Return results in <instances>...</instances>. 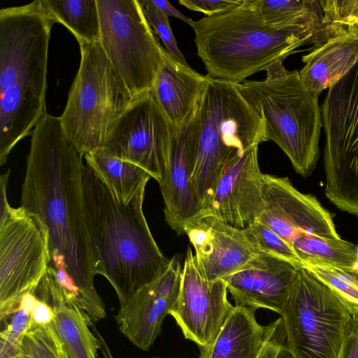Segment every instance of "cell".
Returning <instances> with one entry per match:
<instances>
[{
	"mask_svg": "<svg viewBox=\"0 0 358 358\" xmlns=\"http://www.w3.org/2000/svg\"><path fill=\"white\" fill-rule=\"evenodd\" d=\"M31 136L20 206L48 230L49 266L73 281L80 307L94 324L106 312L94 286L84 208V157L66 138L59 117L45 113Z\"/></svg>",
	"mask_w": 358,
	"mask_h": 358,
	"instance_id": "1",
	"label": "cell"
},
{
	"mask_svg": "<svg viewBox=\"0 0 358 358\" xmlns=\"http://www.w3.org/2000/svg\"><path fill=\"white\" fill-rule=\"evenodd\" d=\"M83 191L94 273L108 280L123 306L157 279L170 260L158 247L143 213L145 186L124 204L84 165Z\"/></svg>",
	"mask_w": 358,
	"mask_h": 358,
	"instance_id": "2",
	"label": "cell"
},
{
	"mask_svg": "<svg viewBox=\"0 0 358 358\" xmlns=\"http://www.w3.org/2000/svg\"><path fill=\"white\" fill-rule=\"evenodd\" d=\"M56 21L41 0L0 10V165L46 113L49 42Z\"/></svg>",
	"mask_w": 358,
	"mask_h": 358,
	"instance_id": "3",
	"label": "cell"
},
{
	"mask_svg": "<svg viewBox=\"0 0 358 358\" xmlns=\"http://www.w3.org/2000/svg\"><path fill=\"white\" fill-rule=\"evenodd\" d=\"M192 27L197 55L208 75L234 84L275 61H283L303 45L320 44L311 34L266 24L253 0H245L229 12L194 21Z\"/></svg>",
	"mask_w": 358,
	"mask_h": 358,
	"instance_id": "4",
	"label": "cell"
},
{
	"mask_svg": "<svg viewBox=\"0 0 358 358\" xmlns=\"http://www.w3.org/2000/svg\"><path fill=\"white\" fill-rule=\"evenodd\" d=\"M196 120L191 185L201 213L210 205L227 164L268 140L262 119L228 81L209 78Z\"/></svg>",
	"mask_w": 358,
	"mask_h": 358,
	"instance_id": "5",
	"label": "cell"
},
{
	"mask_svg": "<svg viewBox=\"0 0 358 358\" xmlns=\"http://www.w3.org/2000/svg\"><path fill=\"white\" fill-rule=\"evenodd\" d=\"M264 71V80L236 84L245 100L262 119L267 140L287 155L296 173L310 176L320 157L323 127L318 97L306 88L296 70L288 71L278 60Z\"/></svg>",
	"mask_w": 358,
	"mask_h": 358,
	"instance_id": "6",
	"label": "cell"
},
{
	"mask_svg": "<svg viewBox=\"0 0 358 358\" xmlns=\"http://www.w3.org/2000/svg\"><path fill=\"white\" fill-rule=\"evenodd\" d=\"M80 62L59 117L64 135L83 157L102 148L134 99L100 42L80 45Z\"/></svg>",
	"mask_w": 358,
	"mask_h": 358,
	"instance_id": "7",
	"label": "cell"
},
{
	"mask_svg": "<svg viewBox=\"0 0 358 358\" xmlns=\"http://www.w3.org/2000/svg\"><path fill=\"white\" fill-rule=\"evenodd\" d=\"M280 315L294 358H337L352 320L336 294L303 266Z\"/></svg>",
	"mask_w": 358,
	"mask_h": 358,
	"instance_id": "8",
	"label": "cell"
},
{
	"mask_svg": "<svg viewBox=\"0 0 358 358\" xmlns=\"http://www.w3.org/2000/svg\"><path fill=\"white\" fill-rule=\"evenodd\" d=\"M101 46L117 74L136 99L152 90L164 48L138 0H96Z\"/></svg>",
	"mask_w": 358,
	"mask_h": 358,
	"instance_id": "9",
	"label": "cell"
},
{
	"mask_svg": "<svg viewBox=\"0 0 358 358\" xmlns=\"http://www.w3.org/2000/svg\"><path fill=\"white\" fill-rule=\"evenodd\" d=\"M325 195L358 216V62L329 88L322 105Z\"/></svg>",
	"mask_w": 358,
	"mask_h": 358,
	"instance_id": "10",
	"label": "cell"
},
{
	"mask_svg": "<svg viewBox=\"0 0 358 358\" xmlns=\"http://www.w3.org/2000/svg\"><path fill=\"white\" fill-rule=\"evenodd\" d=\"M50 262L48 232L40 219L22 206L0 215V320L17 307Z\"/></svg>",
	"mask_w": 358,
	"mask_h": 358,
	"instance_id": "11",
	"label": "cell"
},
{
	"mask_svg": "<svg viewBox=\"0 0 358 358\" xmlns=\"http://www.w3.org/2000/svg\"><path fill=\"white\" fill-rule=\"evenodd\" d=\"M174 127L152 91L134 99L110 129L102 148L115 157L144 169L159 183Z\"/></svg>",
	"mask_w": 358,
	"mask_h": 358,
	"instance_id": "12",
	"label": "cell"
},
{
	"mask_svg": "<svg viewBox=\"0 0 358 358\" xmlns=\"http://www.w3.org/2000/svg\"><path fill=\"white\" fill-rule=\"evenodd\" d=\"M227 293L223 279L211 282L202 275L188 247L178 299L169 315L200 350L212 345L234 309Z\"/></svg>",
	"mask_w": 358,
	"mask_h": 358,
	"instance_id": "13",
	"label": "cell"
},
{
	"mask_svg": "<svg viewBox=\"0 0 358 358\" xmlns=\"http://www.w3.org/2000/svg\"><path fill=\"white\" fill-rule=\"evenodd\" d=\"M264 208L257 221L292 247L303 233L340 238L331 213L311 194L297 190L288 178L263 173Z\"/></svg>",
	"mask_w": 358,
	"mask_h": 358,
	"instance_id": "14",
	"label": "cell"
},
{
	"mask_svg": "<svg viewBox=\"0 0 358 358\" xmlns=\"http://www.w3.org/2000/svg\"><path fill=\"white\" fill-rule=\"evenodd\" d=\"M182 267L177 255L155 280L137 291L115 316L121 333L138 348L148 350L178 299Z\"/></svg>",
	"mask_w": 358,
	"mask_h": 358,
	"instance_id": "15",
	"label": "cell"
},
{
	"mask_svg": "<svg viewBox=\"0 0 358 358\" xmlns=\"http://www.w3.org/2000/svg\"><path fill=\"white\" fill-rule=\"evenodd\" d=\"M257 151L254 147L227 164L210 205L197 216H212L240 229L257 220L264 203Z\"/></svg>",
	"mask_w": 358,
	"mask_h": 358,
	"instance_id": "16",
	"label": "cell"
},
{
	"mask_svg": "<svg viewBox=\"0 0 358 358\" xmlns=\"http://www.w3.org/2000/svg\"><path fill=\"white\" fill-rule=\"evenodd\" d=\"M184 233L194 248L201 273L208 281L224 279L259 253L244 229L212 216L194 217L185 224Z\"/></svg>",
	"mask_w": 358,
	"mask_h": 358,
	"instance_id": "17",
	"label": "cell"
},
{
	"mask_svg": "<svg viewBox=\"0 0 358 358\" xmlns=\"http://www.w3.org/2000/svg\"><path fill=\"white\" fill-rule=\"evenodd\" d=\"M299 267L281 257L259 252L223 280L235 306L267 309L281 315Z\"/></svg>",
	"mask_w": 358,
	"mask_h": 358,
	"instance_id": "18",
	"label": "cell"
},
{
	"mask_svg": "<svg viewBox=\"0 0 358 358\" xmlns=\"http://www.w3.org/2000/svg\"><path fill=\"white\" fill-rule=\"evenodd\" d=\"M197 136L196 112L190 120L175 129L162 179L159 183L164 203L165 220L178 234L197 216L200 206L191 185Z\"/></svg>",
	"mask_w": 358,
	"mask_h": 358,
	"instance_id": "19",
	"label": "cell"
},
{
	"mask_svg": "<svg viewBox=\"0 0 358 358\" xmlns=\"http://www.w3.org/2000/svg\"><path fill=\"white\" fill-rule=\"evenodd\" d=\"M33 292L52 307L54 319L50 327L67 357L97 358V336L90 330V323L76 296L60 285L50 266Z\"/></svg>",
	"mask_w": 358,
	"mask_h": 358,
	"instance_id": "20",
	"label": "cell"
},
{
	"mask_svg": "<svg viewBox=\"0 0 358 358\" xmlns=\"http://www.w3.org/2000/svg\"><path fill=\"white\" fill-rule=\"evenodd\" d=\"M209 78L178 62L164 48L163 61L151 91L175 129L194 115Z\"/></svg>",
	"mask_w": 358,
	"mask_h": 358,
	"instance_id": "21",
	"label": "cell"
},
{
	"mask_svg": "<svg viewBox=\"0 0 358 358\" xmlns=\"http://www.w3.org/2000/svg\"><path fill=\"white\" fill-rule=\"evenodd\" d=\"M256 310L234 306L215 341L200 350L199 358H258L280 327L282 318L262 325L257 321Z\"/></svg>",
	"mask_w": 358,
	"mask_h": 358,
	"instance_id": "22",
	"label": "cell"
},
{
	"mask_svg": "<svg viewBox=\"0 0 358 358\" xmlns=\"http://www.w3.org/2000/svg\"><path fill=\"white\" fill-rule=\"evenodd\" d=\"M301 58L299 76L306 88L318 97L341 80L358 62V33H345L313 46Z\"/></svg>",
	"mask_w": 358,
	"mask_h": 358,
	"instance_id": "23",
	"label": "cell"
},
{
	"mask_svg": "<svg viewBox=\"0 0 358 358\" xmlns=\"http://www.w3.org/2000/svg\"><path fill=\"white\" fill-rule=\"evenodd\" d=\"M253 4L271 27L311 34L320 44L327 40L324 15L317 0H253Z\"/></svg>",
	"mask_w": 358,
	"mask_h": 358,
	"instance_id": "24",
	"label": "cell"
},
{
	"mask_svg": "<svg viewBox=\"0 0 358 358\" xmlns=\"http://www.w3.org/2000/svg\"><path fill=\"white\" fill-rule=\"evenodd\" d=\"M87 166L120 202L128 203L151 178L140 166L122 160L103 148L84 156Z\"/></svg>",
	"mask_w": 358,
	"mask_h": 358,
	"instance_id": "25",
	"label": "cell"
},
{
	"mask_svg": "<svg viewBox=\"0 0 358 358\" xmlns=\"http://www.w3.org/2000/svg\"><path fill=\"white\" fill-rule=\"evenodd\" d=\"M56 22L65 26L79 45L99 41L100 20L96 0H41Z\"/></svg>",
	"mask_w": 358,
	"mask_h": 358,
	"instance_id": "26",
	"label": "cell"
},
{
	"mask_svg": "<svg viewBox=\"0 0 358 358\" xmlns=\"http://www.w3.org/2000/svg\"><path fill=\"white\" fill-rule=\"evenodd\" d=\"M302 262L358 269V246L341 238L302 234L292 244Z\"/></svg>",
	"mask_w": 358,
	"mask_h": 358,
	"instance_id": "27",
	"label": "cell"
},
{
	"mask_svg": "<svg viewBox=\"0 0 358 358\" xmlns=\"http://www.w3.org/2000/svg\"><path fill=\"white\" fill-rule=\"evenodd\" d=\"M328 286L358 322V269L325 264L303 266Z\"/></svg>",
	"mask_w": 358,
	"mask_h": 358,
	"instance_id": "28",
	"label": "cell"
},
{
	"mask_svg": "<svg viewBox=\"0 0 358 358\" xmlns=\"http://www.w3.org/2000/svg\"><path fill=\"white\" fill-rule=\"evenodd\" d=\"M328 39L345 33H358V0H322Z\"/></svg>",
	"mask_w": 358,
	"mask_h": 358,
	"instance_id": "29",
	"label": "cell"
},
{
	"mask_svg": "<svg viewBox=\"0 0 358 358\" xmlns=\"http://www.w3.org/2000/svg\"><path fill=\"white\" fill-rule=\"evenodd\" d=\"M244 230L259 252L279 257L302 266V262L293 248L267 226L256 220Z\"/></svg>",
	"mask_w": 358,
	"mask_h": 358,
	"instance_id": "30",
	"label": "cell"
},
{
	"mask_svg": "<svg viewBox=\"0 0 358 358\" xmlns=\"http://www.w3.org/2000/svg\"><path fill=\"white\" fill-rule=\"evenodd\" d=\"M15 358H62L60 343L50 325L31 328Z\"/></svg>",
	"mask_w": 358,
	"mask_h": 358,
	"instance_id": "31",
	"label": "cell"
},
{
	"mask_svg": "<svg viewBox=\"0 0 358 358\" xmlns=\"http://www.w3.org/2000/svg\"><path fill=\"white\" fill-rule=\"evenodd\" d=\"M144 13L149 24L158 35L165 46V50L181 64L189 66L185 57L178 48L173 36L169 17L162 11L148 3L146 0H141Z\"/></svg>",
	"mask_w": 358,
	"mask_h": 358,
	"instance_id": "32",
	"label": "cell"
},
{
	"mask_svg": "<svg viewBox=\"0 0 358 358\" xmlns=\"http://www.w3.org/2000/svg\"><path fill=\"white\" fill-rule=\"evenodd\" d=\"M245 0H180L178 3L189 10L205 14L207 17L221 15L240 7Z\"/></svg>",
	"mask_w": 358,
	"mask_h": 358,
	"instance_id": "33",
	"label": "cell"
},
{
	"mask_svg": "<svg viewBox=\"0 0 358 358\" xmlns=\"http://www.w3.org/2000/svg\"><path fill=\"white\" fill-rule=\"evenodd\" d=\"M337 358H358V322L352 318Z\"/></svg>",
	"mask_w": 358,
	"mask_h": 358,
	"instance_id": "34",
	"label": "cell"
},
{
	"mask_svg": "<svg viewBox=\"0 0 358 358\" xmlns=\"http://www.w3.org/2000/svg\"><path fill=\"white\" fill-rule=\"evenodd\" d=\"M53 319L54 312L52 307L48 303L37 297L36 302L31 313V328L49 326Z\"/></svg>",
	"mask_w": 358,
	"mask_h": 358,
	"instance_id": "35",
	"label": "cell"
},
{
	"mask_svg": "<svg viewBox=\"0 0 358 358\" xmlns=\"http://www.w3.org/2000/svg\"><path fill=\"white\" fill-rule=\"evenodd\" d=\"M147 2L162 11L166 16L178 18L192 27L193 20L176 8L166 0H146Z\"/></svg>",
	"mask_w": 358,
	"mask_h": 358,
	"instance_id": "36",
	"label": "cell"
},
{
	"mask_svg": "<svg viewBox=\"0 0 358 358\" xmlns=\"http://www.w3.org/2000/svg\"><path fill=\"white\" fill-rule=\"evenodd\" d=\"M282 325V321L280 327L273 336V337L269 340V341L266 344L258 358L276 357L282 346L284 345L281 341L282 336H279V332L281 329Z\"/></svg>",
	"mask_w": 358,
	"mask_h": 358,
	"instance_id": "37",
	"label": "cell"
},
{
	"mask_svg": "<svg viewBox=\"0 0 358 358\" xmlns=\"http://www.w3.org/2000/svg\"><path fill=\"white\" fill-rule=\"evenodd\" d=\"M275 358H294L285 345H283Z\"/></svg>",
	"mask_w": 358,
	"mask_h": 358,
	"instance_id": "38",
	"label": "cell"
},
{
	"mask_svg": "<svg viewBox=\"0 0 358 358\" xmlns=\"http://www.w3.org/2000/svg\"><path fill=\"white\" fill-rule=\"evenodd\" d=\"M101 352H102V354H103L104 358H114L113 357L108 347H107V346L103 347L101 350Z\"/></svg>",
	"mask_w": 358,
	"mask_h": 358,
	"instance_id": "39",
	"label": "cell"
},
{
	"mask_svg": "<svg viewBox=\"0 0 358 358\" xmlns=\"http://www.w3.org/2000/svg\"><path fill=\"white\" fill-rule=\"evenodd\" d=\"M62 358H68L67 356L64 352V351L62 350Z\"/></svg>",
	"mask_w": 358,
	"mask_h": 358,
	"instance_id": "40",
	"label": "cell"
},
{
	"mask_svg": "<svg viewBox=\"0 0 358 358\" xmlns=\"http://www.w3.org/2000/svg\"><path fill=\"white\" fill-rule=\"evenodd\" d=\"M158 358V357H157Z\"/></svg>",
	"mask_w": 358,
	"mask_h": 358,
	"instance_id": "41",
	"label": "cell"
}]
</instances>
